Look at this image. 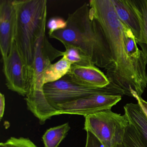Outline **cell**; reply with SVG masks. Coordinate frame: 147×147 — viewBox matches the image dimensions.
I'll return each instance as SVG.
<instances>
[{
    "label": "cell",
    "instance_id": "4",
    "mask_svg": "<svg viewBox=\"0 0 147 147\" xmlns=\"http://www.w3.org/2000/svg\"><path fill=\"white\" fill-rule=\"evenodd\" d=\"M45 29L43 30L36 43L34 60L30 67V90L25 98L27 108L38 119L44 117L49 109L43 92V74L55 59L63 56V52L49 42Z\"/></svg>",
    "mask_w": 147,
    "mask_h": 147
},
{
    "label": "cell",
    "instance_id": "1",
    "mask_svg": "<svg viewBox=\"0 0 147 147\" xmlns=\"http://www.w3.org/2000/svg\"><path fill=\"white\" fill-rule=\"evenodd\" d=\"M88 4L91 15L100 24L110 45L112 63L106 76L110 83L125 95L141 97L147 87V63L133 33L127 30L125 34L111 0H91Z\"/></svg>",
    "mask_w": 147,
    "mask_h": 147
},
{
    "label": "cell",
    "instance_id": "10",
    "mask_svg": "<svg viewBox=\"0 0 147 147\" xmlns=\"http://www.w3.org/2000/svg\"><path fill=\"white\" fill-rule=\"evenodd\" d=\"M68 76L74 82L80 86L93 88H101L110 82L106 76L94 65H72Z\"/></svg>",
    "mask_w": 147,
    "mask_h": 147
},
{
    "label": "cell",
    "instance_id": "7",
    "mask_svg": "<svg viewBox=\"0 0 147 147\" xmlns=\"http://www.w3.org/2000/svg\"><path fill=\"white\" fill-rule=\"evenodd\" d=\"M2 61L7 88L26 97L30 85V68L22 58L15 42L8 56Z\"/></svg>",
    "mask_w": 147,
    "mask_h": 147
},
{
    "label": "cell",
    "instance_id": "3",
    "mask_svg": "<svg viewBox=\"0 0 147 147\" xmlns=\"http://www.w3.org/2000/svg\"><path fill=\"white\" fill-rule=\"evenodd\" d=\"M14 42L23 59L30 68L36 43L46 28L47 0H15Z\"/></svg>",
    "mask_w": 147,
    "mask_h": 147
},
{
    "label": "cell",
    "instance_id": "19",
    "mask_svg": "<svg viewBox=\"0 0 147 147\" xmlns=\"http://www.w3.org/2000/svg\"><path fill=\"white\" fill-rule=\"evenodd\" d=\"M67 23L63 18L59 17L51 18L46 24V26L49 30V36L52 35L55 32L59 30H63L67 27Z\"/></svg>",
    "mask_w": 147,
    "mask_h": 147
},
{
    "label": "cell",
    "instance_id": "5",
    "mask_svg": "<svg viewBox=\"0 0 147 147\" xmlns=\"http://www.w3.org/2000/svg\"><path fill=\"white\" fill-rule=\"evenodd\" d=\"M43 92L52 117L55 116L59 106L86 96L95 94L125 95L122 89L111 83L101 88L86 87L74 82L67 75L56 81L45 84Z\"/></svg>",
    "mask_w": 147,
    "mask_h": 147
},
{
    "label": "cell",
    "instance_id": "17",
    "mask_svg": "<svg viewBox=\"0 0 147 147\" xmlns=\"http://www.w3.org/2000/svg\"><path fill=\"white\" fill-rule=\"evenodd\" d=\"M123 144L125 147H146L140 133L129 123L125 130Z\"/></svg>",
    "mask_w": 147,
    "mask_h": 147
},
{
    "label": "cell",
    "instance_id": "11",
    "mask_svg": "<svg viewBox=\"0 0 147 147\" xmlns=\"http://www.w3.org/2000/svg\"><path fill=\"white\" fill-rule=\"evenodd\" d=\"M115 12L120 22L131 31L137 44L142 42L140 18L131 3V0H111Z\"/></svg>",
    "mask_w": 147,
    "mask_h": 147
},
{
    "label": "cell",
    "instance_id": "21",
    "mask_svg": "<svg viewBox=\"0 0 147 147\" xmlns=\"http://www.w3.org/2000/svg\"><path fill=\"white\" fill-rule=\"evenodd\" d=\"M5 99L3 94H0V120H1L4 116L5 113Z\"/></svg>",
    "mask_w": 147,
    "mask_h": 147
},
{
    "label": "cell",
    "instance_id": "8",
    "mask_svg": "<svg viewBox=\"0 0 147 147\" xmlns=\"http://www.w3.org/2000/svg\"><path fill=\"white\" fill-rule=\"evenodd\" d=\"M121 99V95L93 94L59 106L57 108L55 116L68 114L82 115L85 117L102 111L111 110Z\"/></svg>",
    "mask_w": 147,
    "mask_h": 147
},
{
    "label": "cell",
    "instance_id": "16",
    "mask_svg": "<svg viewBox=\"0 0 147 147\" xmlns=\"http://www.w3.org/2000/svg\"><path fill=\"white\" fill-rule=\"evenodd\" d=\"M66 51L63 52V57L69 62L72 65L88 66L94 65L90 58L82 50L72 45L65 47Z\"/></svg>",
    "mask_w": 147,
    "mask_h": 147
},
{
    "label": "cell",
    "instance_id": "6",
    "mask_svg": "<svg viewBox=\"0 0 147 147\" xmlns=\"http://www.w3.org/2000/svg\"><path fill=\"white\" fill-rule=\"evenodd\" d=\"M84 129L93 134L105 146L114 147L123 143L129 120L122 115L105 110L85 117Z\"/></svg>",
    "mask_w": 147,
    "mask_h": 147
},
{
    "label": "cell",
    "instance_id": "9",
    "mask_svg": "<svg viewBox=\"0 0 147 147\" xmlns=\"http://www.w3.org/2000/svg\"><path fill=\"white\" fill-rule=\"evenodd\" d=\"M15 0H0V49L2 60L11 52L14 42Z\"/></svg>",
    "mask_w": 147,
    "mask_h": 147
},
{
    "label": "cell",
    "instance_id": "12",
    "mask_svg": "<svg viewBox=\"0 0 147 147\" xmlns=\"http://www.w3.org/2000/svg\"><path fill=\"white\" fill-rule=\"evenodd\" d=\"M125 114L129 123L141 135L145 147H147V116L140 105L131 103L124 106Z\"/></svg>",
    "mask_w": 147,
    "mask_h": 147
},
{
    "label": "cell",
    "instance_id": "14",
    "mask_svg": "<svg viewBox=\"0 0 147 147\" xmlns=\"http://www.w3.org/2000/svg\"><path fill=\"white\" fill-rule=\"evenodd\" d=\"M70 129L68 123L48 129L42 137L45 147H58Z\"/></svg>",
    "mask_w": 147,
    "mask_h": 147
},
{
    "label": "cell",
    "instance_id": "13",
    "mask_svg": "<svg viewBox=\"0 0 147 147\" xmlns=\"http://www.w3.org/2000/svg\"><path fill=\"white\" fill-rule=\"evenodd\" d=\"M72 64L64 57L55 63L51 64L45 70L42 75V83L54 82L67 75L71 69Z\"/></svg>",
    "mask_w": 147,
    "mask_h": 147
},
{
    "label": "cell",
    "instance_id": "18",
    "mask_svg": "<svg viewBox=\"0 0 147 147\" xmlns=\"http://www.w3.org/2000/svg\"><path fill=\"white\" fill-rule=\"evenodd\" d=\"M0 147H37L29 138L11 137L5 142L0 143Z\"/></svg>",
    "mask_w": 147,
    "mask_h": 147
},
{
    "label": "cell",
    "instance_id": "20",
    "mask_svg": "<svg viewBox=\"0 0 147 147\" xmlns=\"http://www.w3.org/2000/svg\"><path fill=\"white\" fill-rule=\"evenodd\" d=\"M85 147H105V146L93 134L90 132H87Z\"/></svg>",
    "mask_w": 147,
    "mask_h": 147
},
{
    "label": "cell",
    "instance_id": "2",
    "mask_svg": "<svg viewBox=\"0 0 147 147\" xmlns=\"http://www.w3.org/2000/svg\"><path fill=\"white\" fill-rule=\"evenodd\" d=\"M65 29L49 36L64 47L72 45L82 51L94 66L107 70L112 63L108 40L98 22L93 18L89 4L86 3L69 13Z\"/></svg>",
    "mask_w": 147,
    "mask_h": 147
},
{
    "label": "cell",
    "instance_id": "15",
    "mask_svg": "<svg viewBox=\"0 0 147 147\" xmlns=\"http://www.w3.org/2000/svg\"><path fill=\"white\" fill-rule=\"evenodd\" d=\"M141 23L142 42L139 45L147 63V0H131Z\"/></svg>",
    "mask_w": 147,
    "mask_h": 147
},
{
    "label": "cell",
    "instance_id": "23",
    "mask_svg": "<svg viewBox=\"0 0 147 147\" xmlns=\"http://www.w3.org/2000/svg\"><path fill=\"white\" fill-rule=\"evenodd\" d=\"M114 147H125L124 144H123V143L121 144H118L117 146H115Z\"/></svg>",
    "mask_w": 147,
    "mask_h": 147
},
{
    "label": "cell",
    "instance_id": "22",
    "mask_svg": "<svg viewBox=\"0 0 147 147\" xmlns=\"http://www.w3.org/2000/svg\"><path fill=\"white\" fill-rule=\"evenodd\" d=\"M135 98L137 100L138 103L140 105V106L142 108L144 112L147 114V102L139 96H137Z\"/></svg>",
    "mask_w": 147,
    "mask_h": 147
}]
</instances>
